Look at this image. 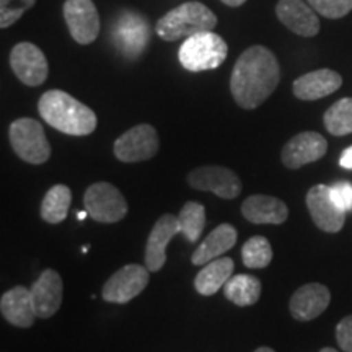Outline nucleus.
Returning <instances> with one entry per match:
<instances>
[{"mask_svg":"<svg viewBox=\"0 0 352 352\" xmlns=\"http://www.w3.org/2000/svg\"><path fill=\"white\" fill-rule=\"evenodd\" d=\"M280 69L276 56L264 46L248 47L233 65L230 90L236 104L254 109L279 85Z\"/></svg>","mask_w":352,"mask_h":352,"instance_id":"1","label":"nucleus"},{"mask_svg":"<svg viewBox=\"0 0 352 352\" xmlns=\"http://www.w3.org/2000/svg\"><path fill=\"white\" fill-rule=\"evenodd\" d=\"M38 111L51 127L69 135H88L96 127V114L63 90L46 91L39 98Z\"/></svg>","mask_w":352,"mask_h":352,"instance_id":"2","label":"nucleus"},{"mask_svg":"<svg viewBox=\"0 0 352 352\" xmlns=\"http://www.w3.org/2000/svg\"><path fill=\"white\" fill-rule=\"evenodd\" d=\"M217 25L215 13L201 2H186L173 8L157 21L155 32L165 41L189 38L202 32H212Z\"/></svg>","mask_w":352,"mask_h":352,"instance_id":"3","label":"nucleus"},{"mask_svg":"<svg viewBox=\"0 0 352 352\" xmlns=\"http://www.w3.org/2000/svg\"><path fill=\"white\" fill-rule=\"evenodd\" d=\"M228 52L227 43L214 32H202L184 39L178 59L189 72L212 70L222 65Z\"/></svg>","mask_w":352,"mask_h":352,"instance_id":"4","label":"nucleus"},{"mask_svg":"<svg viewBox=\"0 0 352 352\" xmlns=\"http://www.w3.org/2000/svg\"><path fill=\"white\" fill-rule=\"evenodd\" d=\"M10 144L21 160L26 164L41 165L51 157V147L43 126L32 118H20L10 124Z\"/></svg>","mask_w":352,"mask_h":352,"instance_id":"5","label":"nucleus"},{"mask_svg":"<svg viewBox=\"0 0 352 352\" xmlns=\"http://www.w3.org/2000/svg\"><path fill=\"white\" fill-rule=\"evenodd\" d=\"M85 210L91 219L100 223L120 222L127 214V202L124 196L111 183H94L83 195Z\"/></svg>","mask_w":352,"mask_h":352,"instance_id":"6","label":"nucleus"},{"mask_svg":"<svg viewBox=\"0 0 352 352\" xmlns=\"http://www.w3.org/2000/svg\"><path fill=\"white\" fill-rule=\"evenodd\" d=\"M147 266L140 264H127L116 271L109 279L104 283L101 297L109 303H127L132 298H135L142 294V290L148 285V274Z\"/></svg>","mask_w":352,"mask_h":352,"instance_id":"7","label":"nucleus"},{"mask_svg":"<svg viewBox=\"0 0 352 352\" xmlns=\"http://www.w3.org/2000/svg\"><path fill=\"white\" fill-rule=\"evenodd\" d=\"M158 134L151 124L132 127L114 142V155L124 164L151 160L158 152Z\"/></svg>","mask_w":352,"mask_h":352,"instance_id":"8","label":"nucleus"},{"mask_svg":"<svg viewBox=\"0 0 352 352\" xmlns=\"http://www.w3.org/2000/svg\"><path fill=\"white\" fill-rule=\"evenodd\" d=\"M188 183L197 191H209L222 199H235L241 192L239 175L226 166H199L188 175Z\"/></svg>","mask_w":352,"mask_h":352,"instance_id":"9","label":"nucleus"},{"mask_svg":"<svg viewBox=\"0 0 352 352\" xmlns=\"http://www.w3.org/2000/svg\"><path fill=\"white\" fill-rule=\"evenodd\" d=\"M13 74L28 87H39L50 74L46 56L32 43H19L10 52Z\"/></svg>","mask_w":352,"mask_h":352,"instance_id":"10","label":"nucleus"},{"mask_svg":"<svg viewBox=\"0 0 352 352\" xmlns=\"http://www.w3.org/2000/svg\"><path fill=\"white\" fill-rule=\"evenodd\" d=\"M64 19L70 36L78 44H90L98 38L100 16L91 0H65Z\"/></svg>","mask_w":352,"mask_h":352,"instance_id":"11","label":"nucleus"},{"mask_svg":"<svg viewBox=\"0 0 352 352\" xmlns=\"http://www.w3.org/2000/svg\"><path fill=\"white\" fill-rule=\"evenodd\" d=\"M114 44L127 57H138L144 52L151 39V30L144 16L134 12H124L116 20L113 32Z\"/></svg>","mask_w":352,"mask_h":352,"instance_id":"12","label":"nucleus"},{"mask_svg":"<svg viewBox=\"0 0 352 352\" xmlns=\"http://www.w3.org/2000/svg\"><path fill=\"white\" fill-rule=\"evenodd\" d=\"M328 151V142L323 135L318 132L307 131L297 134L292 138L287 144L284 145L283 153V164L290 170H297L303 165L314 164V162L320 160L324 157Z\"/></svg>","mask_w":352,"mask_h":352,"instance_id":"13","label":"nucleus"},{"mask_svg":"<svg viewBox=\"0 0 352 352\" xmlns=\"http://www.w3.org/2000/svg\"><path fill=\"white\" fill-rule=\"evenodd\" d=\"M307 208L320 230L336 233L344 226L346 212L334 204L333 197L329 195V186L316 184L311 188L307 195Z\"/></svg>","mask_w":352,"mask_h":352,"instance_id":"14","label":"nucleus"},{"mask_svg":"<svg viewBox=\"0 0 352 352\" xmlns=\"http://www.w3.org/2000/svg\"><path fill=\"white\" fill-rule=\"evenodd\" d=\"M276 15L280 23L298 36H315L320 32V20L316 10L303 0H279Z\"/></svg>","mask_w":352,"mask_h":352,"instance_id":"15","label":"nucleus"},{"mask_svg":"<svg viewBox=\"0 0 352 352\" xmlns=\"http://www.w3.org/2000/svg\"><path fill=\"white\" fill-rule=\"evenodd\" d=\"M176 233H179V222L176 215L165 214L157 220L145 246V266L148 271L157 272L165 266L166 246Z\"/></svg>","mask_w":352,"mask_h":352,"instance_id":"16","label":"nucleus"},{"mask_svg":"<svg viewBox=\"0 0 352 352\" xmlns=\"http://www.w3.org/2000/svg\"><path fill=\"white\" fill-rule=\"evenodd\" d=\"M64 284L63 277L54 270L43 271L36 283L32 287V297L34 311L38 318H51L59 311L63 303Z\"/></svg>","mask_w":352,"mask_h":352,"instance_id":"17","label":"nucleus"},{"mask_svg":"<svg viewBox=\"0 0 352 352\" xmlns=\"http://www.w3.org/2000/svg\"><path fill=\"white\" fill-rule=\"evenodd\" d=\"M331 294L323 284H305L296 290L290 298V314L298 321H311L327 310Z\"/></svg>","mask_w":352,"mask_h":352,"instance_id":"18","label":"nucleus"},{"mask_svg":"<svg viewBox=\"0 0 352 352\" xmlns=\"http://www.w3.org/2000/svg\"><path fill=\"white\" fill-rule=\"evenodd\" d=\"M0 310H2L3 318L13 327H33L34 320H36V311L33 305L32 289L16 285V287L7 290L0 300Z\"/></svg>","mask_w":352,"mask_h":352,"instance_id":"19","label":"nucleus"},{"mask_svg":"<svg viewBox=\"0 0 352 352\" xmlns=\"http://www.w3.org/2000/svg\"><path fill=\"white\" fill-rule=\"evenodd\" d=\"M342 85V78L331 69H320L298 77L294 82V95L298 100L314 101L334 94Z\"/></svg>","mask_w":352,"mask_h":352,"instance_id":"20","label":"nucleus"},{"mask_svg":"<svg viewBox=\"0 0 352 352\" xmlns=\"http://www.w3.org/2000/svg\"><path fill=\"white\" fill-rule=\"evenodd\" d=\"M241 214L252 223H272L280 226L289 217V209L283 201L274 196H248L241 204Z\"/></svg>","mask_w":352,"mask_h":352,"instance_id":"21","label":"nucleus"},{"mask_svg":"<svg viewBox=\"0 0 352 352\" xmlns=\"http://www.w3.org/2000/svg\"><path fill=\"white\" fill-rule=\"evenodd\" d=\"M239 239V232L230 223H222L215 230H212L206 236L204 241L197 246L196 252L192 253L191 261L195 266H202L214 259L222 256L228 250H232Z\"/></svg>","mask_w":352,"mask_h":352,"instance_id":"22","label":"nucleus"},{"mask_svg":"<svg viewBox=\"0 0 352 352\" xmlns=\"http://www.w3.org/2000/svg\"><path fill=\"white\" fill-rule=\"evenodd\" d=\"M233 259L217 258L214 261L204 264L199 274L195 279V287L201 296H214L220 289L226 287L233 274Z\"/></svg>","mask_w":352,"mask_h":352,"instance_id":"23","label":"nucleus"},{"mask_svg":"<svg viewBox=\"0 0 352 352\" xmlns=\"http://www.w3.org/2000/svg\"><path fill=\"white\" fill-rule=\"evenodd\" d=\"M261 280L250 274L232 276L223 287V294L239 307L254 305L261 297Z\"/></svg>","mask_w":352,"mask_h":352,"instance_id":"24","label":"nucleus"},{"mask_svg":"<svg viewBox=\"0 0 352 352\" xmlns=\"http://www.w3.org/2000/svg\"><path fill=\"white\" fill-rule=\"evenodd\" d=\"M72 192L65 184H56L46 192L41 202V217L47 223H60L67 217Z\"/></svg>","mask_w":352,"mask_h":352,"instance_id":"25","label":"nucleus"},{"mask_svg":"<svg viewBox=\"0 0 352 352\" xmlns=\"http://www.w3.org/2000/svg\"><path fill=\"white\" fill-rule=\"evenodd\" d=\"M179 233H183L184 239L195 243L197 239H201L202 230L206 226V209L199 202L189 201L183 206L178 215Z\"/></svg>","mask_w":352,"mask_h":352,"instance_id":"26","label":"nucleus"},{"mask_svg":"<svg viewBox=\"0 0 352 352\" xmlns=\"http://www.w3.org/2000/svg\"><path fill=\"white\" fill-rule=\"evenodd\" d=\"M324 127L333 135H346L352 132V98H342L324 113Z\"/></svg>","mask_w":352,"mask_h":352,"instance_id":"27","label":"nucleus"},{"mask_svg":"<svg viewBox=\"0 0 352 352\" xmlns=\"http://www.w3.org/2000/svg\"><path fill=\"white\" fill-rule=\"evenodd\" d=\"M241 258H243L245 266L250 270H263L270 266L272 259L271 243L264 236H252L241 248Z\"/></svg>","mask_w":352,"mask_h":352,"instance_id":"28","label":"nucleus"},{"mask_svg":"<svg viewBox=\"0 0 352 352\" xmlns=\"http://www.w3.org/2000/svg\"><path fill=\"white\" fill-rule=\"evenodd\" d=\"M34 3L36 0H0V26L2 28L12 26Z\"/></svg>","mask_w":352,"mask_h":352,"instance_id":"29","label":"nucleus"},{"mask_svg":"<svg viewBox=\"0 0 352 352\" xmlns=\"http://www.w3.org/2000/svg\"><path fill=\"white\" fill-rule=\"evenodd\" d=\"M316 13L327 19H342L352 10V0H307Z\"/></svg>","mask_w":352,"mask_h":352,"instance_id":"30","label":"nucleus"},{"mask_svg":"<svg viewBox=\"0 0 352 352\" xmlns=\"http://www.w3.org/2000/svg\"><path fill=\"white\" fill-rule=\"evenodd\" d=\"M329 195H331L334 204L344 212L352 210V184L349 182H336L329 186Z\"/></svg>","mask_w":352,"mask_h":352,"instance_id":"31","label":"nucleus"},{"mask_svg":"<svg viewBox=\"0 0 352 352\" xmlns=\"http://www.w3.org/2000/svg\"><path fill=\"white\" fill-rule=\"evenodd\" d=\"M336 340L342 351L352 352V315L346 316L338 323Z\"/></svg>","mask_w":352,"mask_h":352,"instance_id":"32","label":"nucleus"},{"mask_svg":"<svg viewBox=\"0 0 352 352\" xmlns=\"http://www.w3.org/2000/svg\"><path fill=\"white\" fill-rule=\"evenodd\" d=\"M340 165L346 170H352V145H351V147H347L346 151L341 153Z\"/></svg>","mask_w":352,"mask_h":352,"instance_id":"33","label":"nucleus"},{"mask_svg":"<svg viewBox=\"0 0 352 352\" xmlns=\"http://www.w3.org/2000/svg\"><path fill=\"white\" fill-rule=\"evenodd\" d=\"M222 2L228 7H240V6H243L246 0H222Z\"/></svg>","mask_w":352,"mask_h":352,"instance_id":"34","label":"nucleus"},{"mask_svg":"<svg viewBox=\"0 0 352 352\" xmlns=\"http://www.w3.org/2000/svg\"><path fill=\"white\" fill-rule=\"evenodd\" d=\"M254 352H276V351H274V349H271V347H266V346H264V347H259V349H256Z\"/></svg>","mask_w":352,"mask_h":352,"instance_id":"35","label":"nucleus"},{"mask_svg":"<svg viewBox=\"0 0 352 352\" xmlns=\"http://www.w3.org/2000/svg\"><path fill=\"white\" fill-rule=\"evenodd\" d=\"M87 215H88L87 210H85V212H78V214H77V219H78V220H83V219L87 217Z\"/></svg>","mask_w":352,"mask_h":352,"instance_id":"36","label":"nucleus"},{"mask_svg":"<svg viewBox=\"0 0 352 352\" xmlns=\"http://www.w3.org/2000/svg\"><path fill=\"white\" fill-rule=\"evenodd\" d=\"M320 352H338V351L333 349V347H324V349H321Z\"/></svg>","mask_w":352,"mask_h":352,"instance_id":"37","label":"nucleus"}]
</instances>
